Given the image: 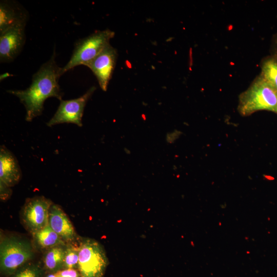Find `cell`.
I'll use <instances>...</instances> for the list:
<instances>
[{"label":"cell","instance_id":"obj_1","mask_svg":"<svg viewBox=\"0 0 277 277\" xmlns=\"http://www.w3.org/2000/svg\"><path fill=\"white\" fill-rule=\"evenodd\" d=\"M55 52L51 58L43 64L35 73L30 86L25 90H8L7 92L18 97L24 105L26 113L25 120L31 122L42 114L46 99L54 97L62 100L63 95L58 81L63 74L62 68L55 62Z\"/></svg>","mask_w":277,"mask_h":277},{"label":"cell","instance_id":"obj_2","mask_svg":"<svg viewBox=\"0 0 277 277\" xmlns=\"http://www.w3.org/2000/svg\"><path fill=\"white\" fill-rule=\"evenodd\" d=\"M260 110L277 114V90L260 74L239 96L238 111L243 116Z\"/></svg>","mask_w":277,"mask_h":277},{"label":"cell","instance_id":"obj_13","mask_svg":"<svg viewBox=\"0 0 277 277\" xmlns=\"http://www.w3.org/2000/svg\"><path fill=\"white\" fill-rule=\"evenodd\" d=\"M33 247L44 251L66 243L55 232L49 225L32 235Z\"/></svg>","mask_w":277,"mask_h":277},{"label":"cell","instance_id":"obj_12","mask_svg":"<svg viewBox=\"0 0 277 277\" xmlns=\"http://www.w3.org/2000/svg\"><path fill=\"white\" fill-rule=\"evenodd\" d=\"M21 170L15 156L4 145L0 148V181L11 187L18 183Z\"/></svg>","mask_w":277,"mask_h":277},{"label":"cell","instance_id":"obj_15","mask_svg":"<svg viewBox=\"0 0 277 277\" xmlns=\"http://www.w3.org/2000/svg\"><path fill=\"white\" fill-rule=\"evenodd\" d=\"M260 75L277 90V57L269 55L262 59Z\"/></svg>","mask_w":277,"mask_h":277},{"label":"cell","instance_id":"obj_21","mask_svg":"<svg viewBox=\"0 0 277 277\" xmlns=\"http://www.w3.org/2000/svg\"><path fill=\"white\" fill-rule=\"evenodd\" d=\"M180 135V132L178 131H174L173 133L167 135L168 141L170 143L175 140Z\"/></svg>","mask_w":277,"mask_h":277},{"label":"cell","instance_id":"obj_8","mask_svg":"<svg viewBox=\"0 0 277 277\" xmlns=\"http://www.w3.org/2000/svg\"><path fill=\"white\" fill-rule=\"evenodd\" d=\"M117 56L116 50L109 44L86 65L95 75L100 87L104 91L107 90L112 77Z\"/></svg>","mask_w":277,"mask_h":277},{"label":"cell","instance_id":"obj_16","mask_svg":"<svg viewBox=\"0 0 277 277\" xmlns=\"http://www.w3.org/2000/svg\"><path fill=\"white\" fill-rule=\"evenodd\" d=\"M79 260V245L76 243H67L63 263V269L78 268Z\"/></svg>","mask_w":277,"mask_h":277},{"label":"cell","instance_id":"obj_7","mask_svg":"<svg viewBox=\"0 0 277 277\" xmlns=\"http://www.w3.org/2000/svg\"><path fill=\"white\" fill-rule=\"evenodd\" d=\"M95 89L96 88L93 86L78 98L61 100L56 111L47 125L52 127L59 124L73 123L81 127L85 106Z\"/></svg>","mask_w":277,"mask_h":277},{"label":"cell","instance_id":"obj_17","mask_svg":"<svg viewBox=\"0 0 277 277\" xmlns=\"http://www.w3.org/2000/svg\"><path fill=\"white\" fill-rule=\"evenodd\" d=\"M43 268L36 263L29 262L10 277H42Z\"/></svg>","mask_w":277,"mask_h":277},{"label":"cell","instance_id":"obj_6","mask_svg":"<svg viewBox=\"0 0 277 277\" xmlns=\"http://www.w3.org/2000/svg\"><path fill=\"white\" fill-rule=\"evenodd\" d=\"M52 202L44 196L26 199L21 212L26 230L31 235L48 225L49 209Z\"/></svg>","mask_w":277,"mask_h":277},{"label":"cell","instance_id":"obj_11","mask_svg":"<svg viewBox=\"0 0 277 277\" xmlns=\"http://www.w3.org/2000/svg\"><path fill=\"white\" fill-rule=\"evenodd\" d=\"M27 11L19 3L14 1H1L0 3V33L16 26H25Z\"/></svg>","mask_w":277,"mask_h":277},{"label":"cell","instance_id":"obj_5","mask_svg":"<svg viewBox=\"0 0 277 277\" xmlns=\"http://www.w3.org/2000/svg\"><path fill=\"white\" fill-rule=\"evenodd\" d=\"M109 261L103 246L90 238L79 242L77 270L81 277H104Z\"/></svg>","mask_w":277,"mask_h":277},{"label":"cell","instance_id":"obj_18","mask_svg":"<svg viewBox=\"0 0 277 277\" xmlns=\"http://www.w3.org/2000/svg\"><path fill=\"white\" fill-rule=\"evenodd\" d=\"M56 272L58 277H81L77 269H63Z\"/></svg>","mask_w":277,"mask_h":277},{"label":"cell","instance_id":"obj_22","mask_svg":"<svg viewBox=\"0 0 277 277\" xmlns=\"http://www.w3.org/2000/svg\"><path fill=\"white\" fill-rule=\"evenodd\" d=\"M45 277H58L57 272L48 273Z\"/></svg>","mask_w":277,"mask_h":277},{"label":"cell","instance_id":"obj_10","mask_svg":"<svg viewBox=\"0 0 277 277\" xmlns=\"http://www.w3.org/2000/svg\"><path fill=\"white\" fill-rule=\"evenodd\" d=\"M48 225L67 243H74L77 235L71 221L61 207L52 204L49 212Z\"/></svg>","mask_w":277,"mask_h":277},{"label":"cell","instance_id":"obj_9","mask_svg":"<svg viewBox=\"0 0 277 277\" xmlns=\"http://www.w3.org/2000/svg\"><path fill=\"white\" fill-rule=\"evenodd\" d=\"M25 26H16L0 33V61H13L22 51L26 41Z\"/></svg>","mask_w":277,"mask_h":277},{"label":"cell","instance_id":"obj_3","mask_svg":"<svg viewBox=\"0 0 277 277\" xmlns=\"http://www.w3.org/2000/svg\"><path fill=\"white\" fill-rule=\"evenodd\" d=\"M32 243L16 235L1 236L0 271L6 276H10L30 262L34 255Z\"/></svg>","mask_w":277,"mask_h":277},{"label":"cell","instance_id":"obj_4","mask_svg":"<svg viewBox=\"0 0 277 277\" xmlns=\"http://www.w3.org/2000/svg\"><path fill=\"white\" fill-rule=\"evenodd\" d=\"M109 29L97 31L90 35L78 40L69 61L62 68L63 74L78 65L86 66L98 55L108 45L114 36Z\"/></svg>","mask_w":277,"mask_h":277},{"label":"cell","instance_id":"obj_20","mask_svg":"<svg viewBox=\"0 0 277 277\" xmlns=\"http://www.w3.org/2000/svg\"><path fill=\"white\" fill-rule=\"evenodd\" d=\"M271 55L277 57V33L272 38L270 46Z\"/></svg>","mask_w":277,"mask_h":277},{"label":"cell","instance_id":"obj_14","mask_svg":"<svg viewBox=\"0 0 277 277\" xmlns=\"http://www.w3.org/2000/svg\"><path fill=\"white\" fill-rule=\"evenodd\" d=\"M66 245L56 246L44 251L43 262L45 271L54 273L63 269Z\"/></svg>","mask_w":277,"mask_h":277},{"label":"cell","instance_id":"obj_19","mask_svg":"<svg viewBox=\"0 0 277 277\" xmlns=\"http://www.w3.org/2000/svg\"><path fill=\"white\" fill-rule=\"evenodd\" d=\"M12 194L11 187L0 181V197L3 201L8 200Z\"/></svg>","mask_w":277,"mask_h":277}]
</instances>
